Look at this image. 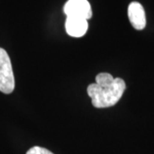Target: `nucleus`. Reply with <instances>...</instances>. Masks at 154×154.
I'll return each instance as SVG.
<instances>
[{
	"mask_svg": "<svg viewBox=\"0 0 154 154\" xmlns=\"http://www.w3.org/2000/svg\"><path fill=\"white\" fill-rule=\"evenodd\" d=\"M128 16L130 23L136 30H142L146 27V20L143 6L138 2H132L128 8Z\"/></svg>",
	"mask_w": 154,
	"mask_h": 154,
	"instance_id": "20e7f679",
	"label": "nucleus"
},
{
	"mask_svg": "<svg viewBox=\"0 0 154 154\" xmlns=\"http://www.w3.org/2000/svg\"><path fill=\"white\" fill-rule=\"evenodd\" d=\"M126 89V84L121 78H114L109 73H99L95 83L88 87V96L95 108H108L121 99Z\"/></svg>",
	"mask_w": 154,
	"mask_h": 154,
	"instance_id": "f257e3e1",
	"label": "nucleus"
},
{
	"mask_svg": "<svg viewBox=\"0 0 154 154\" xmlns=\"http://www.w3.org/2000/svg\"><path fill=\"white\" fill-rule=\"evenodd\" d=\"M67 17H78L85 20L93 16L92 8L88 0H68L63 7Z\"/></svg>",
	"mask_w": 154,
	"mask_h": 154,
	"instance_id": "7ed1b4c3",
	"label": "nucleus"
},
{
	"mask_svg": "<svg viewBox=\"0 0 154 154\" xmlns=\"http://www.w3.org/2000/svg\"><path fill=\"white\" fill-rule=\"evenodd\" d=\"M26 154H54L51 151L40 146H33L27 152Z\"/></svg>",
	"mask_w": 154,
	"mask_h": 154,
	"instance_id": "423d86ee",
	"label": "nucleus"
},
{
	"mask_svg": "<svg viewBox=\"0 0 154 154\" xmlns=\"http://www.w3.org/2000/svg\"><path fill=\"white\" fill-rule=\"evenodd\" d=\"M65 29L67 33L71 37H82L88 32V20L78 17H67L65 21Z\"/></svg>",
	"mask_w": 154,
	"mask_h": 154,
	"instance_id": "39448f33",
	"label": "nucleus"
},
{
	"mask_svg": "<svg viewBox=\"0 0 154 154\" xmlns=\"http://www.w3.org/2000/svg\"><path fill=\"white\" fill-rule=\"evenodd\" d=\"M15 89V77L11 61L7 51L0 48V92L11 94Z\"/></svg>",
	"mask_w": 154,
	"mask_h": 154,
	"instance_id": "f03ea898",
	"label": "nucleus"
}]
</instances>
